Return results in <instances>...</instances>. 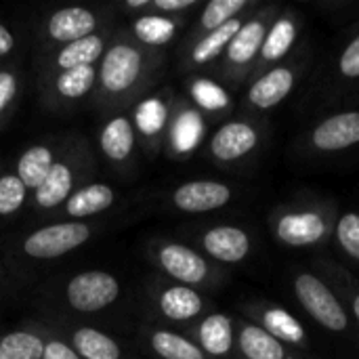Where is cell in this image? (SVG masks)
<instances>
[{"mask_svg": "<svg viewBox=\"0 0 359 359\" xmlns=\"http://www.w3.org/2000/svg\"><path fill=\"white\" fill-rule=\"evenodd\" d=\"M259 4H261V0H210L206 4H202L200 13L196 17V23L181 38L179 48L189 46L198 38L223 27L225 23H229L236 17L252 13Z\"/></svg>", "mask_w": 359, "mask_h": 359, "instance_id": "cell-29", "label": "cell"}, {"mask_svg": "<svg viewBox=\"0 0 359 359\" xmlns=\"http://www.w3.org/2000/svg\"><path fill=\"white\" fill-rule=\"evenodd\" d=\"M111 25V17L101 8L90 6H63L48 13L40 25V53L44 55L57 46L76 42Z\"/></svg>", "mask_w": 359, "mask_h": 359, "instance_id": "cell-14", "label": "cell"}, {"mask_svg": "<svg viewBox=\"0 0 359 359\" xmlns=\"http://www.w3.org/2000/svg\"><path fill=\"white\" fill-rule=\"evenodd\" d=\"M42 328H44V355L42 359H82L53 326L42 324Z\"/></svg>", "mask_w": 359, "mask_h": 359, "instance_id": "cell-39", "label": "cell"}, {"mask_svg": "<svg viewBox=\"0 0 359 359\" xmlns=\"http://www.w3.org/2000/svg\"><path fill=\"white\" fill-rule=\"evenodd\" d=\"M206 139L208 120L185 97L177 95L162 149L172 160H187L196 151H200L202 145H206Z\"/></svg>", "mask_w": 359, "mask_h": 359, "instance_id": "cell-18", "label": "cell"}, {"mask_svg": "<svg viewBox=\"0 0 359 359\" xmlns=\"http://www.w3.org/2000/svg\"><path fill=\"white\" fill-rule=\"evenodd\" d=\"M191 246L206 259L221 267H233L246 263L257 250V236L252 229L240 223H212L196 229Z\"/></svg>", "mask_w": 359, "mask_h": 359, "instance_id": "cell-13", "label": "cell"}, {"mask_svg": "<svg viewBox=\"0 0 359 359\" xmlns=\"http://www.w3.org/2000/svg\"><path fill=\"white\" fill-rule=\"evenodd\" d=\"M313 84L305 103H313L318 111L343 107L359 90V23L345 34Z\"/></svg>", "mask_w": 359, "mask_h": 359, "instance_id": "cell-10", "label": "cell"}, {"mask_svg": "<svg viewBox=\"0 0 359 359\" xmlns=\"http://www.w3.org/2000/svg\"><path fill=\"white\" fill-rule=\"evenodd\" d=\"M120 294H122L120 280L105 269L80 271L69 280H65L61 286L63 305L80 316H93L109 309L111 305L118 303Z\"/></svg>", "mask_w": 359, "mask_h": 359, "instance_id": "cell-15", "label": "cell"}, {"mask_svg": "<svg viewBox=\"0 0 359 359\" xmlns=\"http://www.w3.org/2000/svg\"><path fill=\"white\" fill-rule=\"evenodd\" d=\"M44 328L42 322H27L21 328L0 334V359H42Z\"/></svg>", "mask_w": 359, "mask_h": 359, "instance_id": "cell-35", "label": "cell"}, {"mask_svg": "<svg viewBox=\"0 0 359 359\" xmlns=\"http://www.w3.org/2000/svg\"><path fill=\"white\" fill-rule=\"evenodd\" d=\"M303 29H305L303 13L297 6H282L265 34L252 76L288 59L301 46Z\"/></svg>", "mask_w": 359, "mask_h": 359, "instance_id": "cell-21", "label": "cell"}, {"mask_svg": "<svg viewBox=\"0 0 359 359\" xmlns=\"http://www.w3.org/2000/svg\"><path fill=\"white\" fill-rule=\"evenodd\" d=\"M147 257L162 278L202 292L219 290L229 280L225 267L212 263L191 244L179 240H170V238L151 240L147 246Z\"/></svg>", "mask_w": 359, "mask_h": 359, "instance_id": "cell-7", "label": "cell"}, {"mask_svg": "<svg viewBox=\"0 0 359 359\" xmlns=\"http://www.w3.org/2000/svg\"><path fill=\"white\" fill-rule=\"evenodd\" d=\"M238 187L219 179H191L168 194V204L181 215H208L227 208L238 198Z\"/></svg>", "mask_w": 359, "mask_h": 359, "instance_id": "cell-19", "label": "cell"}, {"mask_svg": "<svg viewBox=\"0 0 359 359\" xmlns=\"http://www.w3.org/2000/svg\"><path fill=\"white\" fill-rule=\"evenodd\" d=\"M280 8L282 4L278 2H261L259 8L250 13V17L244 21L240 32L233 36L221 61L210 69L212 76L219 82H223L229 90L240 88L250 80L265 34L271 21L276 19V15L280 13Z\"/></svg>", "mask_w": 359, "mask_h": 359, "instance_id": "cell-9", "label": "cell"}, {"mask_svg": "<svg viewBox=\"0 0 359 359\" xmlns=\"http://www.w3.org/2000/svg\"><path fill=\"white\" fill-rule=\"evenodd\" d=\"M196 8H202L200 0H151L149 13L164 17H187Z\"/></svg>", "mask_w": 359, "mask_h": 359, "instance_id": "cell-40", "label": "cell"}, {"mask_svg": "<svg viewBox=\"0 0 359 359\" xmlns=\"http://www.w3.org/2000/svg\"><path fill=\"white\" fill-rule=\"evenodd\" d=\"M332 244L339 250L341 259H345L353 267H359V210H339Z\"/></svg>", "mask_w": 359, "mask_h": 359, "instance_id": "cell-36", "label": "cell"}, {"mask_svg": "<svg viewBox=\"0 0 359 359\" xmlns=\"http://www.w3.org/2000/svg\"><path fill=\"white\" fill-rule=\"evenodd\" d=\"M339 204L318 194H297L267 215L273 242L286 250H324L332 244Z\"/></svg>", "mask_w": 359, "mask_h": 359, "instance_id": "cell-2", "label": "cell"}, {"mask_svg": "<svg viewBox=\"0 0 359 359\" xmlns=\"http://www.w3.org/2000/svg\"><path fill=\"white\" fill-rule=\"evenodd\" d=\"M145 349L158 359H208L202 349L181 330L147 324L141 332Z\"/></svg>", "mask_w": 359, "mask_h": 359, "instance_id": "cell-33", "label": "cell"}, {"mask_svg": "<svg viewBox=\"0 0 359 359\" xmlns=\"http://www.w3.org/2000/svg\"><path fill=\"white\" fill-rule=\"evenodd\" d=\"M95 84H97V65L38 76V90H40L42 105L55 111H67L86 103L95 93Z\"/></svg>", "mask_w": 359, "mask_h": 359, "instance_id": "cell-17", "label": "cell"}, {"mask_svg": "<svg viewBox=\"0 0 359 359\" xmlns=\"http://www.w3.org/2000/svg\"><path fill=\"white\" fill-rule=\"evenodd\" d=\"M164 67L166 50L147 48L133 40L124 27L116 29L97 63V84L90 97L93 107L103 116L128 111L154 90Z\"/></svg>", "mask_w": 359, "mask_h": 359, "instance_id": "cell-1", "label": "cell"}, {"mask_svg": "<svg viewBox=\"0 0 359 359\" xmlns=\"http://www.w3.org/2000/svg\"><path fill=\"white\" fill-rule=\"evenodd\" d=\"M208 359L236 358V318L225 311H210L183 330Z\"/></svg>", "mask_w": 359, "mask_h": 359, "instance_id": "cell-25", "label": "cell"}, {"mask_svg": "<svg viewBox=\"0 0 359 359\" xmlns=\"http://www.w3.org/2000/svg\"><path fill=\"white\" fill-rule=\"evenodd\" d=\"M288 286L297 305L313 324L337 337L359 341L358 328L343 299L322 273L313 267H292L288 273Z\"/></svg>", "mask_w": 359, "mask_h": 359, "instance_id": "cell-5", "label": "cell"}, {"mask_svg": "<svg viewBox=\"0 0 359 359\" xmlns=\"http://www.w3.org/2000/svg\"><path fill=\"white\" fill-rule=\"evenodd\" d=\"M95 233L97 225L90 221H55L27 231L19 240L17 252L21 259L46 263L82 248Z\"/></svg>", "mask_w": 359, "mask_h": 359, "instance_id": "cell-12", "label": "cell"}, {"mask_svg": "<svg viewBox=\"0 0 359 359\" xmlns=\"http://www.w3.org/2000/svg\"><path fill=\"white\" fill-rule=\"evenodd\" d=\"M21 74L15 67H0V126L11 118L19 93H21Z\"/></svg>", "mask_w": 359, "mask_h": 359, "instance_id": "cell-38", "label": "cell"}, {"mask_svg": "<svg viewBox=\"0 0 359 359\" xmlns=\"http://www.w3.org/2000/svg\"><path fill=\"white\" fill-rule=\"evenodd\" d=\"M95 172H97V162L88 141L78 133L63 135L59 156L48 177L29 196L27 202L29 210L40 217L55 215L74 191L93 183Z\"/></svg>", "mask_w": 359, "mask_h": 359, "instance_id": "cell-3", "label": "cell"}, {"mask_svg": "<svg viewBox=\"0 0 359 359\" xmlns=\"http://www.w3.org/2000/svg\"><path fill=\"white\" fill-rule=\"evenodd\" d=\"M116 27L109 25L97 34H90L86 38H80L76 42L57 46L44 55H38V76H48L57 72H69L78 67H90L97 65L114 36Z\"/></svg>", "mask_w": 359, "mask_h": 359, "instance_id": "cell-22", "label": "cell"}, {"mask_svg": "<svg viewBox=\"0 0 359 359\" xmlns=\"http://www.w3.org/2000/svg\"><path fill=\"white\" fill-rule=\"evenodd\" d=\"M17 48V38L13 34L11 27H6L4 23H0V61L8 59Z\"/></svg>", "mask_w": 359, "mask_h": 359, "instance_id": "cell-42", "label": "cell"}, {"mask_svg": "<svg viewBox=\"0 0 359 359\" xmlns=\"http://www.w3.org/2000/svg\"><path fill=\"white\" fill-rule=\"evenodd\" d=\"M55 330L69 343V347L82 359H124V351L120 343L99 328L84 326V324L67 328L61 324Z\"/></svg>", "mask_w": 359, "mask_h": 359, "instance_id": "cell-32", "label": "cell"}, {"mask_svg": "<svg viewBox=\"0 0 359 359\" xmlns=\"http://www.w3.org/2000/svg\"><path fill=\"white\" fill-rule=\"evenodd\" d=\"M233 359H316L301 353L267 334L246 318H236V358Z\"/></svg>", "mask_w": 359, "mask_h": 359, "instance_id": "cell-27", "label": "cell"}, {"mask_svg": "<svg viewBox=\"0 0 359 359\" xmlns=\"http://www.w3.org/2000/svg\"><path fill=\"white\" fill-rule=\"evenodd\" d=\"M59 149H61V137H53V139L32 143L19 154V158L15 162V175L27 187L29 196L48 177V172L59 156Z\"/></svg>", "mask_w": 359, "mask_h": 359, "instance_id": "cell-30", "label": "cell"}, {"mask_svg": "<svg viewBox=\"0 0 359 359\" xmlns=\"http://www.w3.org/2000/svg\"><path fill=\"white\" fill-rule=\"evenodd\" d=\"M29 202V191L21 179L11 172H0V219H11L21 212Z\"/></svg>", "mask_w": 359, "mask_h": 359, "instance_id": "cell-37", "label": "cell"}, {"mask_svg": "<svg viewBox=\"0 0 359 359\" xmlns=\"http://www.w3.org/2000/svg\"><path fill=\"white\" fill-rule=\"evenodd\" d=\"M118 13H124L130 19H137L141 15H147L151 8V0H122L120 4H116Z\"/></svg>", "mask_w": 359, "mask_h": 359, "instance_id": "cell-41", "label": "cell"}, {"mask_svg": "<svg viewBox=\"0 0 359 359\" xmlns=\"http://www.w3.org/2000/svg\"><path fill=\"white\" fill-rule=\"evenodd\" d=\"M311 267L322 273L330 286L339 292V297L343 299L355 328L359 332V278L347 267L343 265L341 261L332 259V257H324V255H318L311 263Z\"/></svg>", "mask_w": 359, "mask_h": 359, "instance_id": "cell-34", "label": "cell"}, {"mask_svg": "<svg viewBox=\"0 0 359 359\" xmlns=\"http://www.w3.org/2000/svg\"><path fill=\"white\" fill-rule=\"evenodd\" d=\"M311 65L313 48L309 42H301V46L288 59L255 74L246 82V90L240 99L238 109L267 118L269 111L280 107L301 86Z\"/></svg>", "mask_w": 359, "mask_h": 359, "instance_id": "cell-6", "label": "cell"}, {"mask_svg": "<svg viewBox=\"0 0 359 359\" xmlns=\"http://www.w3.org/2000/svg\"><path fill=\"white\" fill-rule=\"evenodd\" d=\"M345 105H359V90H355V93L351 95V99H349ZM345 105H343V107H345Z\"/></svg>", "mask_w": 359, "mask_h": 359, "instance_id": "cell-43", "label": "cell"}, {"mask_svg": "<svg viewBox=\"0 0 359 359\" xmlns=\"http://www.w3.org/2000/svg\"><path fill=\"white\" fill-rule=\"evenodd\" d=\"M185 99L208 120L223 122L233 116L236 101L231 90L215 76L191 74L185 80Z\"/></svg>", "mask_w": 359, "mask_h": 359, "instance_id": "cell-26", "label": "cell"}, {"mask_svg": "<svg viewBox=\"0 0 359 359\" xmlns=\"http://www.w3.org/2000/svg\"><path fill=\"white\" fill-rule=\"evenodd\" d=\"M259 8V6H257ZM255 8V11H257ZM250 17L248 15H242V17H236L231 19L229 23H225L223 27L198 38L196 42H191L189 46H183L179 48L177 53V63H179V69L185 72L187 76L191 74H204V72H210L219 61L221 57L225 55L229 42L233 40V36L240 32V27L244 25V21Z\"/></svg>", "mask_w": 359, "mask_h": 359, "instance_id": "cell-23", "label": "cell"}, {"mask_svg": "<svg viewBox=\"0 0 359 359\" xmlns=\"http://www.w3.org/2000/svg\"><path fill=\"white\" fill-rule=\"evenodd\" d=\"M175 99L177 93L166 86L145 95L139 103L133 105L130 118L137 130V139L147 154L162 151Z\"/></svg>", "mask_w": 359, "mask_h": 359, "instance_id": "cell-20", "label": "cell"}, {"mask_svg": "<svg viewBox=\"0 0 359 359\" xmlns=\"http://www.w3.org/2000/svg\"><path fill=\"white\" fill-rule=\"evenodd\" d=\"M359 149V105L324 111L292 143V154L305 160H332Z\"/></svg>", "mask_w": 359, "mask_h": 359, "instance_id": "cell-8", "label": "cell"}, {"mask_svg": "<svg viewBox=\"0 0 359 359\" xmlns=\"http://www.w3.org/2000/svg\"><path fill=\"white\" fill-rule=\"evenodd\" d=\"M99 154L114 170H128L133 166L139 139L128 111H116L105 116V122L97 130Z\"/></svg>", "mask_w": 359, "mask_h": 359, "instance_id": "cell-24", "label": "cell"}, {"mask_svg": "<svg viewBox=\"0 0 359 359\" xmlns=\"http://www.w3.org/2000/svg\"><path fill=\"white\" fill-rule=\"evenodd\" d=\"M271 137V122L263 116L240 111L223 120L206 139V158L225 170H242L259 158Z\"/></svg>", "mask_w": 359, "mask_h": 359, "instance_id": "cell-4", "label": "cell"}, {"mask_svg": "<svg viewBox=\"0 0 359 359\" xmlns=\"http://www.w3.org/2000/svg\"><path fill=\"white\" fill-rule=\"evenodd\" d=\"M240 313L242 318L257 324L259 328H263L267 334L282 341L284 345L301 353L313 355V345H311L305 324L284 305L265 301V299H252L240 305Z\"/></svg>", "mask_w": 359, "mask_h": 359, "instance_id": "cell-16", "label": "cell"}, {"mask_svg": "<svg viewBox=\"0 0 359 359\" xmlns=\"http://www.w3.org/2000/svg\"><path fill=\"white\" fill-rule=\"evenodd\" d=\"M185 25H187V17H164V15L147 13L137 19H130V23L124 29L139 44L156 50H166V46L181 36Z\"/></svg>", "mask_w": 359, "mask_h": 359, "instance_id": "cell-31", "label": "cell"}, {"mask_svg": "<svg viewBox=\"0 0 359 359\" xmlns=\"http://www.w3.org/2000/svg\"><path fill=\"white\" fill-rule=\"evenodd\" d=\"M145 297L158 322L181 332L206 313L215 311V303L206 292L170 282L162 276H156L147 282Z\"/></svg>", "mask_w": 359, "mask_h": 359, "instance_id": "cell-11", "label": "cell"}, {"mask_svg": "<svg viewBox=\"0 0 359 359\" xmlns=\"http://www.w3.org/2000/svg\"><path fill=\"white\" fill-rule=\"evenodd\" d=\"M118 202V191L101 181H93L78 191H74L65 204L55 212L61 221H88L93 217H101Z\"/></svg>", "mask_w": 359, "mask_h": 359, "instance_id": "cell-28", "label": "cell"}]
</instances>
